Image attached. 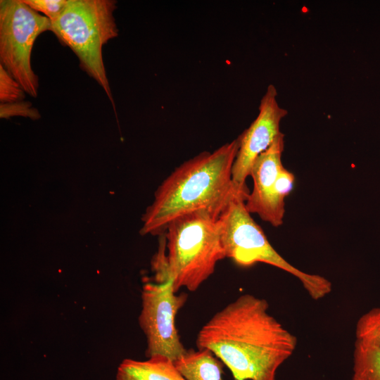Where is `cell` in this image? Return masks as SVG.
<instances>
[{
    "mask_svg": "<svg viewBox=\"0 0 380 380\" xmlns=\"http://www.w3.org/2000/svg\"><path fill=\"white\" fill-rule=\"evenodd\" d=\"M268 308L263 298L239 296L201 327L197 348L210 350L235 380H276L278 369L295 351L297 338Z\"/></svg>",
    "mask_w": 380,
    "mask_h": 380,
    "instance_id": "cell-1",
    "label": "cell"
},
{
    "mask_svg": "<svg viewBox=\"0 0 380 380\" xmlns=\"http://www.w3.org/2000/svg\"><path fill=\"white\" fill-rule=\"evenodd\" d=\"M238 137L213 152L203 151L182 163L157 188L141 217V235H163L175 220L196 212L218 218L232 199L250 191L232 180Z\"/></svg>",
    "mask_w": 380,
    "mask_h": 380,
    "instance_id": "cell-2",
    "label": "cell"
},
{
    "mask_svg": "<svg viewBox=\"0 0 380 380\" xmlns=\"http://www.w3.org/2000/svg\"><path fill=\"white\" fill-rule=\"evenodd\" d=\"M218 218L196 212L173 220L164 234L166 239V274L177 293L184 287L196 291L225 258Z\"/></svg>",
    "mask_w": 380,
    "mask_h": 380,
    "instance_id": "cell-3",
    "label": "cell"
},
{
    "mask_svg": "<svg viewBox=\"0 0 380 380\" xmlns=\"http://www.w3.org/2000/svg\"><path fill=\"white\" fill-rule=\"evenodd\" d=\"M116 8L115 0H68L62 13L51 21L50 29L77 56L81 69L103 88L114 109L102 49L118 36L113 15Z\"/></svg>",
    "mask_w": 380,
    "mask_h": 380,
    "instance_id": "cell-4",
    "label": "cell"
},
{
    "mask_svg": "<svg viewBox=\"0 0 380 380\" xmlns=\"http://www.w3.org/2000/svg\"><path fill=\"white\" fill-rule=\"evenodd\" d=\"M247 198L238 196L232 199L218 217L225 258L243 267L263 262L282 270L298 279L315 300L329 295L332 290V284L329 279L301 271L274 248L262 228L247 210L245 203Z\"/></svg>",
    "mask_w": 380,
    "mask_h": 380,
    "instance_id": "cell-5",
    "label": "cell"
},
{
    "mask_svg": "<svg viewBox=\"0 0 380 380\" xmlns=\"http://www.w3.org/2000/svg\"><path fill=\"white\" fill-rule=\"evenodd\" d=\"M50 29L51 20L23 0L0 1L1 65L34 98L39 79L32 68V51L38 36Z\"/></svg>",
    "mask_w": 380,
    "mask_h": 380,
    "instance_id": "cell-6",
    "label": "cell"
},
{
    "mask_svg": "<svg viewBox=\"0 0 380 380\" xmlns=\"http://www.w3.org/2000/svg\"><path fill=\"white\" fill-rule=\"evenodd\" d=\"M186 298L185 293L176 294L171 280L143 284L139 324L146 337L147 357L161 355L175 362L186 353L175 317Z\"/></svg>",
    "mask_w": 380,
    "mask_h": 380,
    "instance_id": "cell-7",
    "label": "cell"
},
{
    "mask_svg": "<svg viewBox=\"0 0 380 380\" xmlns=\"http://www.w3.org/2000/svg\"><path fill=\"white\" fill-rule=\"evenodd\" d=\"M276 87L270 84L260 100L259 113L251 125L239 137V150L232 167V180L241 189L249 191L246 179L257 158L265 151L281 133V120L287 115L277 100Z\"/></svg>",
    "mask_w": 380,
    "mask_h": 380,
    "instance_id": "cell-8",
    "label": "cell"
},
{
    "mask_svg": "<svg viewBox=\"0 0 380 380\" xmlns=\"http://www.w3.org/2000/svg\"><path fill=\"white\" fill-rule=\"evenodd\" d=\"M284 148V134L281 132L271 146L255 160L250 173L253 188L245 201L247 210L257 214L273 227L283 224L285 205L276 194V182L284 167L281 156Z\"/></svg>",
    "mask_w": 380,
    "mask_h": 380,
    "instance_id": "cell-9",
    "label": "cell"
},
{
    "mask_svg": "<svg viewBox=\"0 0 380 380\" xmlns=\"http://www.w3.org/2000/svg\"><path fill=\"white\" fill-rule=\"evenodd\" d=\"M116 380H188L170 359L156 355L146 360L125 359L118 367Z\"/></svg>",
    "mask_w": 380,
    "mask_h": 380,
    "instance_id": "cell-10",
    "label": "cell"
},
{
    "mask_svg": "<svg viewBox=\"0 0 380 380\" xmlns=\"http://www.w3.org/2000/svg\"><path fill=\"white\" fill-rule=\"evenodd\" d=\"M174 362L188 380H223L222 365L208 350H186Z\"/></svg>",
    "mask_w": 380,
    "mask_h": 380,
    "instance_id": "cell-11",
    "label": "cell"
},
{
    "mask_svg": "<svg viewBox=\"0 0 380 380\" xmlns=\"http://www.w3.org/2000/svg\"><path fill=\"white\" fill-rule=\"evenodd\" d=\"M353 380H380V345L355 340Z\"/></svg>",
    "mask_w": 380,
    "mask_h": 380,
    "instance_id": "cell-12",
    "label": "cell"
},
{
    "mask_svg": "<svg viewBox=\"0 0 380 380\" xmlns=\"http://www.w3.org/2000/svg\"><path fill=\"white\" fill-rule=\"evenodd\" d=\"M355 336L357 340L380 345V307L370 309L359 318Z\"/></svg>",
    "mask_w": 380,
    "mask_h": 380,
    "instance_id": "cell-13",
    "label": "cell"
},
{
    "mask_svg": "<svg viewBox=\"0 0 380 380\" xmlns=\"http://www.w3.org/2000/svg\"><path fill=\"white\" fill-rule=\"evenodd\" d=\"M25 91L20 84L0 64V101L1 103L22 101Z\"/></svg>",
    "mask_w": 380,
    "mask_h": 380,
    "instance_id": "cell-14",
    "label": "cell"
},
{
    "mask_svg": "<svg viewBox=\"0 0 380 380\" xmlns=\"http://www.w3.org/2000/svg\"><path fill=\"white\" fill-rule=\"evenodd\" d=\"M13 116H22L32 120H38L41 117L39 110L33 108L30 101L1 103L0 118L8 119Z\"/></svg>",
    "mask_w": 380,
    "mask_h": 380,
    "instance_id": "cell-15",
    "label": "cell"
},
{
    "mask_svg": "<svg viewBox=\"0 0 380 380\" xmlns=\"http://www.w3.org/2000/svg\"><path fill=\"white\" fill-rule=\"evenodd\" d=\"M34 11L42 13L51 21L56 19L65 8L68 0H23Z\"/></svg>",
    "mask_w": 380,
    "mask_h": 380,
    "instance_id": "cell-16",
    "label": "cell"
}]
</instances>
